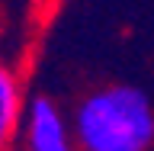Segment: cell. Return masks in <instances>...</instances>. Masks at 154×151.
<instances>
[{"label":"cell","instance_id":"cell-1","mask_svg":"<svg viewBox=\"0 0 154 151\" xmlns=\"http://www.w3.org/2000/svg\"><path fill=\"white\" fill-rule=\"evenodd\" d=\"M77 151H148L154 145V106L132 84L96 87L74 109Z\"/></svg>","mask_w":154,"mask_h":151},{"label":"cell","instance_id":"cell-2","mask_svg":"<svg viewBox=\"0 0 154 151\" xmlns=\"http://www.w3.org/2000/svg\"><path fill=\"white\" fill-rule=\"evenodd\" d=\"M19 135H23L26 151H74L77 148L74 125H67L61 106L51 96H32L26 103Z\"/></svg>","mask_w":154,"mask_h":151},{"label":"cell","instance_id":"cell-3","mask_svg":"<svg viewBox=\"0 0 154 151\" xmlns=\"http://www.w3.org/2000/svg\"><path fill=\"white\" fill-rule=\"evenodd\" d=\"M23 113H26V106H23L19 80H16V74L10 68H3L0 71V138L3 142L13 138V132L23 122Z\"/></svg>","mask_w":154,"mask_h":151}]
</instances>
